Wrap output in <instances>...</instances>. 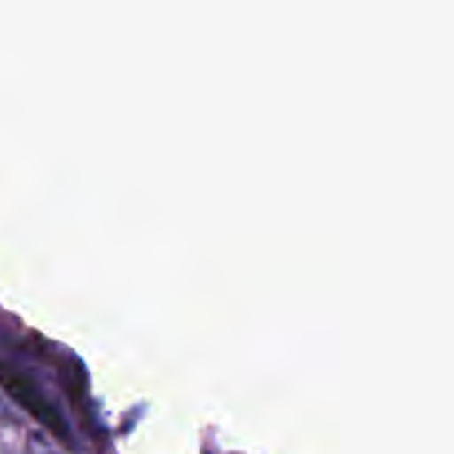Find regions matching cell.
I'll use <instances>...</instances> for the list:
<instances>
[{
	"label": "cell",
	"instance_id": "1",
	"mask_svg": "<svg viewBox=\"0 0 454 454\" xmlns=\"http://www.w3.org/2000/svg\"><path fill=\"white\" fill-rule=\"evenodd\" d=\"M0 384L7 390L9 397H12L18 406L25 408L35 421H40L47 430H51L58 439L69 442L71 437L65 417H62L60 412H58V408L49 402L47 395L35 386V381H31L29 377L22 375V372L0 368Z\"/></svg>",
	"mask_w": 454,
	"mask_h": 454
},
{
	"label": "cell",
	"instance_id": "2",
	"mask_svg": "<svg viewBox=\"0 0 454 454\" xmlns=\"http://www.w3.org/2000/svg\"><path fill=\"white\" fill-rule=\"evenodd\" d=\"M27 454H60V452H58L47 439L40 437V434H34V437L29 439V446H27Z\"/></svg>",
	"mask_w": 454,
	"mask_h": 454
}]
</instances>
